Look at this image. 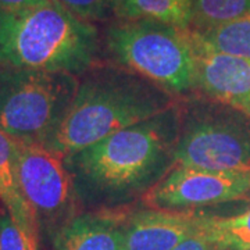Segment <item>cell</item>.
I'll list each match as a JSON object with an SVG mask.
<instances>
[{
	"label": "cell",
	"mask_w": 250,
	"mask_h": 250,
	"mask_svg": "<svg viewBox=\"0 0 250 250\" xmlns=\"http://www.w3.org/2000/svg\"><path fill=\"white\" fill-rule=\"evenodd\" d=\"M181 100L167 111L64 157L81 208L121 210L177 166Z\"/></svg>",
	"instance_id": "6da1fadb"
},
{
	"label": "cell",
	"mask_w": 250,
	"mask_h": 250,
	"mask_svg": "<svg viewBox=\"0 0 250 250\" xmlns=\"http://www.w3.org/2000/svg\"><path fill=\"white\" fill-rule=\"evenodd\" d=\"M178 98L116 62L95 64L80 77L67 114L45 143L64 157L159 116Z\"/></svg>",
	"instance_id": "7a4b0ae2"
},
{
	"label": "cell",
	"mask_w": 250,
	"mask_h": 250,
	"mask_svg": "<svg viewBox=\"0 0 250 250\" xmlns=\"http://www.w3.org/2000/svg\"><path fill=\"white\" fill-rule=\"evenodd\" d=\"M96 27L53 0L32 9L0 11V67L81 77L99 62Z\"/></svg>",
	"instance_id": "3957f363"
},
{
	"label": "cell",
	"mask_w": 250,
	"mask_h": 250,
	"mask_svg": "<svg viewBox=\"0 0 250 250\" xmlns=\"http://www.w3.org/2000/svg\"><path fill=\"white\" fill-rule=\"evenodd\" d=\"M104 47L113 62L152 81L175 98L196 92L190 28L146 18H121L106 29Z\"/></svg>",
	"instance_id": "277c9868"
},
{
	"label": "cell",
	"mask_w": 250,
	"mask_h": 250,
	"mask_svg": "<svg viewBox=\"0 0 250 250\" xmlns=\"http://www.w3.org/2000/svg\"><path fill=\"white\" fill-rule=\"evenodd\" d=\"M177 166L250 171V118L228 104L189 95L181 100Z\"/></svg>",
	"instance_id": "5b68a950"
},
{
	"label": "cell",
	"mask_w": 250,
	"mask_h": 250,
	"mask_svg": "<svg viewBox=\"0 0 250 250\" xmlns=\"http://www.w3.org/2000/svg\"><path fill=\"white\" fill-rule=\"evenodd\" d=\"M80 77L0 67V129L45 145L71 106Z\"/></svg>",
	"instance_id": "8992f818"
},
{
	"label": "cell",
	"mask_w": 250,
	"mask_h": 250,
	"mask_svg": "<svg viewBox=\"0 0 250 250\" xmlns=\"http://www.w3.org/2000/svg\"><path fill=\"white\" fill-rule=\"evenodd\" d=\"M16 159L21 193L34 213L39 233L52 241L62 227L81 214L64 156L43 143L16 141Z\"/></svg>",
	"instance_id": "52a82bcc"
},
{
	"label": "cell",
	"mask_w": 250,
	"mask_h": 250,
	"mask_svg": "<svg viewBox=\"0 0 250 250\" xmlns=\"http://www.w3.org/2000/svg\"><path fill=\"white\" fill-rule=\"evenodd\" d=\"M250 171H214L175 166L142 197L147 208L193 211L205 206L246 199Z\"/></svg>",
	"instance_id": "ba28073f"
},
{
	"label": "cell",
	"mask_w": 250,
	"mask_h": 250,
	"mask_svg": "<svg viewBox=\"0 0 250 250\" xmlns=\"http://www.w3.org/2000/svg\"><path fill=\"white\" fill-rule=\"evenodd\" d=\"M196 60V90L250 118V59L218 52L190 29Z\"/></svg>",
	"instance_id": "9c48e42d"
},
{
	"label": "cell",
	"mask_w": 250,
	"mask_h": 250,
	"mask_svg": "<svg viewBox=\"0 0 250 250\" xmlns=\"http://www.w3.org/2000/svg\"><path fill=\"white\" fill-rule=\"evenodd\" d=\"M207 217L193 211L147 208L126 214L124 250H174L203 232Z\"/></svg>",
	"instance_id": "30bf717a"
},
{
	"label": "cell",
	"mask_w": 250,
	"mask_h": 250,
	"mask_svg": "<svg viewBox=\"0 0 250 250\" xmlns=\"http://www.w3.org/2000/svg\"><path fill=\"white\" fill-rule=\"evenodd\" d=\"M123 210L81 213L52 239L53 250H124Z\"/></svg>",
	"instance_id": "8fae6325"
},
{
	"label": "cell",
	"mask_w": 250,
	"mask_h": 250,
	"mask_svg": "<svg viewBox=\"0 0 250 250\" xmlns=\"http://www.w3.org/2000/svg\"><path fill=\"white\" fill-rule=\"evenodd\" d=\"M0 200L28 241L38 245L39 231L31 207L21 193L17 175L16 141L0 129Z\"/></svg>",
	"instance_id": "7c38bea8"
},
{
	"label": "cell",
	"mask_w": 250,
	"mask_h": 250,
	"mask_svg": "<svg viewBox=\"0 0 250 250\" xmlns=\"http://www.w3.org/2000/svg\"><path fill=\"white\" fill-rule=\"evenodd\" d=\"M123 17L146 18L189 29L193 17V0H123Z\"/></svg>",
	"instance_id": "4fadbf2b"
},
{
	"label": "cell",
	"mask_w": 250,
	"mask_h": 250,
	"mask_svg": "<svg viewBox=\"0 0 250 250\" xmlns=\"http://www.w3.org/2000/svg\"><path fill=\"white\" fill-rule=\"evenodd\" d=\"M193 32L211 49L250 59V13L223 25Z\"/></svg>",
	"instance_id": "5bb4252c"
},
{
	"label": "cell",
	"mask_w": 250,
	"mask_h": 250,
	"mask_svg": "<svg viewBox=\"0 0 250 250\" xmlns=\"http://www.w3.org/2000/svg\"><path fill=\"white\" fill-rule=\"evenodd\" d=\"M203 233L215 250H250V210L228 218L207 217Z\"/></svg>",
	"instance_id": "9a60e30c"
},
{
	"label": "cell",
	"mask_w": 250,
	"mask_h": 250,
	"mask_svg": "<svg viewBox=\"0 0 250 250\" xmlns=\"http://www.w3.org/2000/svg\"><path fill=\"white\" fill-rule=\"evenodd\" d=\"M250 13V0H193L190 29L205 31Z\"/></svg>",
	"instance_id": "2e32d148"
},
{
	"label": "cell",
	"mask_w": 250,
	"mask_h": 250,
	"mask_svg": "<svg viewBox=\"0 0 250 250\" xmlns=\"http://www.w3.org/2000/svg\"><path fill=\"white\" fill-rule=\"evenodd\" d=\"M77 18L86 22L123 17V0H57Z\"/></svg>",
	"instance_id": "e0dca14e"
},
{
	"label": "cell",
	"mask_w": 250,
	"mask_h": 250,
	"mask_svg": "<svg viewBox=\"0 0 250 250\" xmlns=\"http://www.w3.org/2000/svg\"><path fill=\"white\" fill-rule=\"evenodd\" d=\"M0 250H39L31 243L9 213L0 214Z\"/></svg>",
	"instance_id": "ac0fdd59"
},
{
	"label": "cell",
	"mask_w": 250,
	"mask_h": 250,
	"mask_svg": "<svg viewBox=\"0 0 250 250\" xmlns=\"http://www.w3.org/2000/svg\"><path fill=\"white\" fill-rule=\"evenodd\" d=\"M50 1H53V0H0V11L1 13H14V11L43 6Z\"/></svg>",
	"instance_id": "d6986e66"
},
{
	"label": "cell",
	"mask_w": 250,
	"mask_h": 250,
	"mask_svg": "<svg viewBox=\"0 0 250 250\" xmlns=\"http://www.w3.org/2000/svg\"><path fill=\"white\" fill-rule=\"evenodd\" d=\"M174 250H215V248L211 245V242L207 239L205 233L202 232L182 242Z\"/></svg>",
	"instance_id": "ffe728a7"
}]
</instances>
